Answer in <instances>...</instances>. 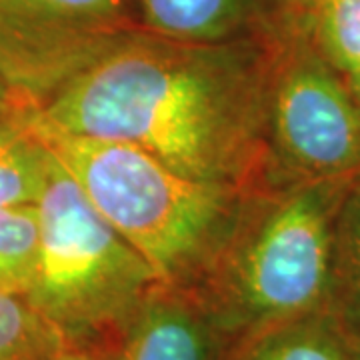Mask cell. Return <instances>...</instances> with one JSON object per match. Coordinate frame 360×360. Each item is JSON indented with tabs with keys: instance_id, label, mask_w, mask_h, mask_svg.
<instances>
[{
	"instance_id": "5",
	"label": "cell",
	"mask_w": 360,
	"mask_h": 360,
	"mask_svg": "<svg viewBox=\"0 0 360 360\" xmlns=\"http://www.w3.org/2000/svg\"><path fill=\"white\" fill-rule=\"evenodd\" d=\"M270 86L269 122L284 165L304 180L360 176V103L292 26Z\"/></svg>"
},
{
	"instance_id": "12",
	"label": "cell",
	"mask_w": 360,
	"mask_h": 360,
	"mask_svg": "<svg viewBox=\"0 0 360 360\" xmlns=\"http://www.w3.org/2000/svg\"><path fill=\"white\" fill-rule=\"evenodd\" d=\"M350 335L330 310L269 328L243 360H347Z\"/></svg>"
},
{
	"instance_id": "4",
	"label": "cell",
	"mask_w": 360,
	"mask_h": 360,
	"mask_svg": "<svg viewBox=\"0 0 360 360\" xmlns=\"http://www.w3.org/2000/svg\"><path fill=\"white\" fill-rule=\"evenodd\" d=\"M350 182L304 180L262 217L226 266L222 312L232 324L272 328L328 309L335 222Z\"/></svg>"
},
{
	"instance_id": "13",
	"label": "cell",
	"mask_w": 360,
	"mask_h": 360,
	"mask_svg": "<svg viewBox=\"0 0 360 360\" xmlns=\"http://www.w3.org/2000/svg\"><path fill=\"white\" fill-rule=\"evenodd\" d=\"M65 333L25 295L0 290V360H49L63 352Z\"/></svg>"
},
{
	"instance_id": "6",
	"label": "cell",
	"mask_w": 360,
	"mask_h": 360,
	"mask_svg": "<svg viewBox=\"0 0 360 360\" xmlns=\"http://www.w3.org/2000/svg\"><path fill=\"white\" fill-rule=\"evenodd\" d=\"M136 28L127 0H0V77L39 108Z\"/></svg>"
},
{
	"instance_id": "18",
	"label": "cell",
	"mask_w": 360,
	"mask_h": 360,
	"mask_svg": "<svg viewBox=\"0 0 360 360\" xmlns=\"http://www.w3.org/2000/svg\"><path fill=\"white\" fill-rule=\"evenodd\" d=\"M347 78L348 86L352 90V94L356 96V101L360 103V75H352V77H345Z\"/></svg>"
},
{
	"instance_id": "10",
	"label": "cell",
	"mask_w": 360,
	"mask_h": 360,
	"mask_svg": "<svg viewBox=\"0 0 360 360\" xmlns=\"http://www.w3.org/2000/svg\"><path fill=\"white\" fill-rule=\"evenodd\" d=\"M290 26L342 77L360 75V0L296 2Z\"/></svg>"
},
{
	"instance_id": "2",
	"label": "cell",
	"mask_w": 360,
	"mask_h": 360,
	"mask_svg": "<svg viewBox=\"0 0 360 360\" xmlns=\"http://www.w3.org/2000/svg\"><path fill=\"white\" fill-rule=\"evenodd\" d=\"M28 120L89 202L156 272L174 283L202 262L229 224L232 188L193 180L141 148Z\"/></svg>"
},
{
	"instance_id": "7",
	"label": "cell",
	"mask_w": 360,
	"mask_h": 360,
	"mask_svg": "<svg viewBox=\"0 0 360 360\" xmlns=\"http://www.w3.org/2000/svg\"><path fill=\"white\" fill-rule=\"evenodd\" d=\"M202 312L176 296L150 295L134 309L118 360H212Z\"/></svg>"
},
{
	"instance_id": "16",
	"label": "cell",
	"mask_w": 360,
	"mask_h": 360,
	"mask_svg": "<svg viewBox=\"0 0 360 360\" xmlns=\"http://www.w3.org/2000/svg\"><path fill=\"white\" fill-rule=\"evenodd\" d=\"M347 360H360V338L359 336H350Z\"/></svg>"
},
{
	"instance_id": "9",
	"label": "cell",
	"mask_w": 360,
	"mask_h": 360,
	"mask_svg": "<svg viewBox=\"0 0 360 360\" xmlns=\"http://www.w3.org/2000/svg\"><path fill=\"white\" fill-rule=\"evenodd\" d=\"M28 108L0 120V210L39 205L51 172V150L28 120Z\"/></svg>"
},
{
	"instance_id": "3",
	"label": "cell",
	"mask_w": 360,
	"mask_h": 360,
	"mask_svg": "<svg viewBox=\"0 0 360 360\" xmlns=\"http://www.w3.org/2000/svg\"><path fill=\"white\" fill-rule=\"evenodd\" d=\"M37 208L39 258L26 298L65 335L134 312L148 288L160 283L54 155Z\"/></svg>"
},
{
	"instance_id": "1",
	"label": "cell",
	"mask_w": 360,
	"mask_h": 360,
	"mask_svg": "<svg viewBox=\"0 0 360 360\" xmlns=\"http://www.w3.org/2000/svg\"><path fill=\"white\" fill-rule=\"evenodd\" d=\"M269 103L270 72L252 42H182L141 26L32 112L49 129L132 144L234 191L255 167Z\"/></svg>"
},
{
	"instance_id": "17",
	"label": "cell",
	"mask_w": 360,
	"mask_h": 360,
	"mask_svg": "<svg viewBox=\"0 0 360 360\" xmlns=\"http://www.w3.org/2000/svg\"><path fill=\"white\" fill-rule=\"evenodd\" d=\"M49 360H92V359L86 356V354H82V352H66V350H63V352L54 354V356H51Z\"/></svg>"
},
{
	"instance_id": "11",
	"label": "cell",
	"mask_w": 360,
	"mask_h": 360,
	"mask_svg": "<svg viewBox=\"0 0 360 360\" xmlns=\"http://www.w3.org/2000/svg\"><path fill=\"white\" fill-rule=\"evenodd\" d=\"M328 310L360 338V176L348 184L336 214Z\"/></svg>"
},
{
	"instance_id": "19",
	"label": "cell",
	"mask_w": 360,
	"mask_h": 360,
	"mask_svg": "<svg viewBox=\"0 0 360 360\" xmlns=\"http://www.w3.org/2000/svg\"><path fill=\"white\" fill-rule=\"evenodd\" d=\"M288 4H296V2H304V0H286Z\"/></svg>"
},
{
	"instance_id": "8",
	"label": "cell",
	"mask_w": 360,
	"mask_h": 360,
	"mask_svg": "<svg viewBox=\"0 0 360 360\" xmlns=\"http://www.w3.org/2000/svg\"><path fill=\"white\" fill-rule=\"evenodd\" d=\"M144 30L182 42L240 39L258 13V0H134Z\"/></svg>"
},
{
	"instance_id": "15",
	"label": "cell",
	"mask_w": 360,
	"mask_h": 360,
	"mask_svg": "<svg viewBox=\"0 0 360 360\" xmlns=\"http://www.w3.org/2000/svg\"><path fill=\"white\" fill-rule=\"evenodd\" d=\"M20 108H26V106L16 98V94L13 92V89L6 84V80L0 77V120L13 116L14 112H18Z\"/></svg>"
},
{
	"instance_id": "14",
	"label": "cell",
	"mask_w": 360,
	"mask_h": 360,
	"mask_svg": "<svg viewBox=\"0 0 360 360\" xmlns=\"http://www.w3.org/2000/svg\"><path fill=\"white\" fill-rule=\"evenodd\" d=\"M39 208L0 210V290L28 292L39 258Z\"/></svg>"
}]
</instances>
